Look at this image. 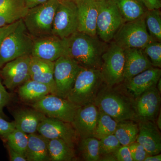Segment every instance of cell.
<instances>
[{"label": "cell", "mask_w": 161, "mask_h": 161, "mask_svg": "<svg viewBox=\"0 0 161 161\" xmlns=\"http://www.w3.org/2000/svg\"><path fill=\"white\" fill-rule=\"evenodd\" d=\"M95 1H102V0H95Z\"/></svg>", "instance_id": "48"}, {"label": "cell", "mask_w": 161, "mask_h": 161, "mask_svg": "<svg viewBox=\"0 0 161 161\" xmlns=\"http://www.w3.org/2000/svg\"><path fill=\"white\" fill-rule=\"evenodd\" d=\"M48 0H24L25 4L28 9L34 7L40 4L46 3Z\"/></svg>", "instance_id": "42"}, {"label": "cell", "mask_w": 161, "mask_h": 161, "mask_svg": "<svg viewBox=\"0 0 161 161\" xmlns=\"http://www.w3.org/2000/svg\"><path fill=\"white\" fill-rule=\"evenodd\" d=\"M46 115L37 110L23 109L14 112L16 128L30 134L37 132L39 124Z\"/></svg>", "instance_id": "23"}, {"label": "cell", "mask_w": 161, "mask_h": 161, "mask_svg": "<svg viewBox=\"0 0 161 161\" xmlns=\"http://www.w3.org/2000/svg\"><path fill=\"white\" fill-rule=\"evenodd\" d=\"M28 9L24 0H0V27L23 19Z\"/></svg>", "instance_id": "22"}, {"label": "cell", "mask_w": 161, "mask_h": 161, "mask_svg": "<svg viewBox=\"0 0 161 161\" xmlns=\"http://www.w3.org/2000/svg\"><path fill=\"white\" fill-rule=\"evenodd\" d=\"M37 132L47 139H60L73 147L79 138L71 123L46 116L39 124Z\"/></svg>", "instance_id": "14"}, {"label": "cell", "mask_w": 161, "mask_h": 161, "mask_svg": "<svg viewBox=\"0 0 161 161\" xmlns=\"http://www.w3.org/2000/svg\"><path fill=\"white\" fill-rule=\"evenodd\" d=\"M99 141L101 156L114 153L121 146L114 134L104 136Z\"/></svg>", "instance_id": "34"}, {"label": "cell", "mask_w": 161, "mask_h": 161, "mask_svg": "<svg viewBox=\"0 0 161 161\" xmlns=\"http://www.w3.org/2000/svg\"><path fill=\"white\" fill-rule=\"evenodd\" d=\"M71 1H73V2H75V3L77 4V3H78L79 2H80V1H81V0H71Z\"/></svg>", "instance_id": "47"}, {"label": "cell", "mask_w": 161, "mask_h": 161, "mask_svg": "<svg viewBox=\"0 0 161 161\" xmlns=\"http://www.w3.org/2000/svg\"><path fill=\"white\" fill-rule=\"evenodd\" d=\"M16 129L14 121H7L0 115V136L2 137L9 134Z\"/></svg>", "instance_id": "37"}, {"label": "cell", "mask_w": 161, "mask_h": 161, "mask_svg": "<svg viewBox=\"0 0 161 161\" xmlns=\"http://www.w3.org/2000/svg\"><path fill=\"white\" fill-rule=\"evenodd\" d=\"M148 10L159 9L161 7L160 0H138Z\"/></svg>", "instance_id": "40"}, {"label": "cell", "mask_w": 161, "mask_h": 161, "mask_svg": "<svg viewBox=\"0 0 161 161\" xmlns=\"http://www.w3.org/2000/svg\"><path fill=\"white\" fill-rule=\"evenodd\" d=\"M157 88L158 90V92L161 93V78H160L159 80H158V82L157 84L156 85Z\"/></svg>", "instance_id": "46"}, {"label": "cell", "mask_w": 161, "mask_h": 161, "mask_svg": "<svg viewBox=\"0 0 161 161\" xmlns=\"http://www.w3.org/2000/svg\"><path fill=\"white\" fill-rule=\"evenodd\" d=\"M135 98L133 104L136 120L155 122L160 111L161 101V93L156 85L151 87Z\"/></svg>", "instance_id": "13"}, {"label": "cell", "mask_w": 161, "mask_h": 161, "mask_svg": "<svg viewBox=\"0 0 161 161\" xmlns=\"http://www.w3.org/2000/svg\"><path fill=\"white\" fill-rule=\"evenodd\" d=\"M9 155V160L11 161H27L26 158L19 153L12 149L8 146Z\"/></svg>", "instance_id": "41"}, {"label": "cell", "mask_w": 161, "mask_h": 161, "mask_svg": "<svg viewBox=\"0 0 161 161\" xmlns=\"http://www.w3.org/2000/svg\"><path fill=\"white\" fill-rule=\"evenodd\" d=\"M74 148L60 139L49 140L48 152L50 161L73 160L75 157Z\"/></svg>", "instance_id": "27"}, {"label": "cell", "mask_w": 161, "mask_h": 161, "mask_svg": "<svg viewBox=\"0 0 161 161\" xmlns=\"http://www.w3.org/2000/svg\"><path fill=\"white\" fill-rule=\"evenodd\" d=\"M104 84L100 69L82 67L66 98L79 107L94 103Z\"/></svg>", "instance_id": "3"}, {"label": "cell", "mask_w": 161, "mask_h": 161, "mask_svg": "<svg viewBox=\"0 0 161 161\" xmlns=\"http://www.w3.org/2000/svg\"><path fill=\"white\" fill-rule=\"evenodd\" d=\"M94 103L98 110L110 115L117 122L136 120L133 101L105 84L98 92Z\"/></svg>", "instance_id": "2"}, {"label": "cell", "mask_w": 161, "mask_h": 161, "mask_svg": "<svg viewBox=\"0 0 161 161\" xmlns=\"http://www.w3.org/2000/svg\"><path fill=\"white\" fill-rule=\"evenodd\" d=\"M113 39L124 49H143L147 44L154 41L147 31L144 14L137 19L124 22Z\"/></svg>", "instance_id": "6"}, {"label": "cell", "mask_w": 161, "mask_h": 161, "mask_svg": "<svg viewBox=\"0 0 161 161\" xmlns=\"http://www.w3.org/2000/svg\"><path fill=\"white\" fill-rule=\"evenodd\" d=\"M79 149L85 161H100V147L98 139L94 137L80 139Z\"/></svg>", "instance_id": "29"}, {"label": "cell", "mask_w": 161, "mask_h": 161, "mask_svg": "<svg viewBox=\"0 0 161 161\" xmlns=\"http://www.w3.org/2000/svg\"><path fill=\"white\" fill-rule=\"evenodd\" d=\"M118 122L110 115L99 110V115L94 137L99 140L107 136L114 134Z\"/></svg>", "instance_id": "31"}, {"label": "cell", "mask_w": 161, "mask_h": 161, "mask_svg": "<svg viewBox=\"0 0 161 161\" xmlns=\"http://www.w3.org/2000/svg\"><path fill=\"white\" fill-rule=\"evenodd\" d=\"M78 9V31L96 36L98 1L81 0L77 3Z\"/></svg>", "instance_id": "18"}, {"label": "cell", "mask_w": 161, "mask_h": 161, "mask_svg": "<svg viewBox=\"0 0 161 161\" xmlns=\"http://www.w3.org/2000/svg\"><path fill=\"white\" fill-rule=\"evenodd\" d=\"M161 76L160 69L152 67L125 81L126 88L135 98L151 87L157 85Z\"/></svg>", "instance_id": "19"}, {"label": "cell", "mask_w": 161, "mask_h": 161, "mask_svg": "<svg viewBox=\"0 0 161 161\" xmlns=\"http://www.w3.org/2000/svg\"><path fill=\"white\" fill-rule=\"evenodd\" d=\"M152 66L160 68L161 67V43L159 41L150 42L143 49Z\"/></svg>", "instance_id": "33"}, {"label": "cell", "mask_w": 161, "mask_h": 161, "mask_svg": "<svg viewBox=\"0 0 161 161\" xmlns=\"http://www.w3.org/2000/svg\"><path fill=\"white\" fill-rule=\"evenodd\" d=\"M100 161H116L114 153L101 156Z\"/></svg>", "instance_id": "44"}, {"label": "cell", "mask_w": 161, "mask_h": 161, "mask_svg": "<svg viewBox=\"0 0 161 161\" xmlns=\"http://www.w3.org/2000/svg\"><path fill=\"white\" fill-rule=\"evenodd\" d=\"M136 141L143 147L148 155L159 154L161 151V135L154 122L139 121Z\"/></svg>", "instance_id": "17"}, {"label": "cell", "mask_w": 161, "mask_h": 161, "mask_svg": "<svg viewBox=\"0 0 161 161\" xmlns=\"http://www.w3.org/2000/svg\"><path fill=\"white\" fill-rule=\"evenodd\" d=\"M133 161H144L148 155L147 151L142 145L135 142L129 145Z\"/></svg>", "instance_id": "35"}, {"label": "cell", "mask_w": 161, "mask_h": 161, "mask_svg": "<svg viewBox=\"0 0 161 161\" xmlns=\"http://www.w3.org/2000/svg\"><path fill=\"white\" fill-rule=\"evenodd\" d=\"M18 94L23 101L31 104L46 95H55L53 90L49 86L31 79L19 87Z\"/></svg>", "instance_id": "24"}, {"label": "cell", "mask_w": 161, "mask_h": 161, "mask_svg": "<svg viewBox=\"0 0 161 161\" xmlns=\"http://www.w3.org/2000/svg\"><path fill=\"white\" fill-rule=\"evenodd\" d=\"M82 67L69 56L63 55L54 61V79L57 95L66 98Z\"/></svg>", "instance_id": "11"}, {"label": "cell", "mask_w": 161, "mask_h": 161, "mask_svg": "<svg viewBox=\"0 0 161 161\" xmlns=\"http://www.w3.org/2000/svg\"><path fill=\"white\" fill-rule=\"evenodd\" d=\"M54 67V62L31 56L29 68L30 79L49 86L57 95Z\"/></svg>", "instance_id": "21"}, {"label": "cell", "mask_w": 161, "mask_h": 161, "mask_svg": "<svg viewBox=\"0 0 161 161\" xmlns=\"http://www.w3.org/2000/svg\"><path fill=\"white\" fill-rule=\"evenodd\" d=\"M124 49L113 41L102 56L100 72L104 82L113 87L124 80Z\"/></svg>", "instance_id": "7"}, {"label": "cell", "mask_w": 161, "mask_h": 161, "mask_svg": "<svg viewBox=\"0 0 161 161\" xmlns=\"http://www.w3.org/2000/svg\"><path fill=\"white\" fill-rule=\"evenodd\" d=\"M59 3V0H48L28 9L23 20L34 39L52 35L53 22Z\"/></svg>", "instance_id": "5"}, {"label": "cell", "mask_w": 161, "mask_h": 161, "mask_svg": "<svg viewBox=\"0 0 161 161\" xmlns=\"http://www.w3.org/2000/svg\"><path fill=\"white\" fill-rule=\"evenodd\" d=\"M116 161H133L129 146H122L114 153Z\"/></svg>", "instance_id": "36"}, {"label": "cell", "mask_w": 161, "mask_h": 161, "mask_svg": "<svg viewBox=\"0 0 161 161\" xmlns=\"http://www.w3.org/2000/svg\"><path fill=\"white\" fill-rule=\"evenodd\" d=\"M34 38L26 29L23 19L17 26L3 40L0 46V69L7 62L31 55Z\"/></svg>", "instance_id": "4"}, {"label": "cell", "mask_w": 161, "mask_h": 161, "mask_svg": "<svg viewBox=\"0 0 161 161\" xmlns=\"http://www.w3.org/2000/svg\"><path fill=\"white\" fill-rule=\"evenodd\" d=\"M96 35L103 42L111 41L125 22L112 0L98 1Z\"/></svg>", "instance_id": "8"}, {"label": "cell", "mask_w": 161, "mask_h": 161, "mask_svg": "<svg viewBox=\"0 0 161 161\" xmlns=\"http://www.w3.org/2000/svg\"><path fill=\"white\" fill-rule=\"evenodd\" d=\"M98 115L99 110L94 103L78 108L71 124L79 138L94 137Z\"/></svg>", "instance_id": "15"}, {"label": "cell", "mask_w": 161, "mask_h": 161, "mask_svg": "<svg viewBox=\"0 0 161 161\" xmlns=\"http://www.w3.org/2000/svg\"><path fill=\"white\" fill-rule=\"evenodd\" d=\"M161 154L160 153L155 155L147 156L144 161H161Z\"/></svg>", "instance_id": "43"}, {"label": "cell", "mask_w": 161, "mask_h": 161, "mask_svg": "<svg viewBox=\"0 0 161 161\" xmlns=\"http://www.w3.org/2000/svg\"><path fill=\"white\" fill-rule=\"evenodd\" d=\"M49 140L40 134H28L26 158L27 161H50Z\"/></svg>", "instance_id": "25"}, {"label": "cell", "mask_w": 161, "mask_h": 161, "mask_svg": "<svg viewBox=\"0 0 161 161\" xmlns=\"http://www.w3.org/2000/svg\"><path fill=\"white\" fill-rule=\"evenodd\" d=\"M64 51V39L51 35L35 38L31 56L54 62Z\"/></svg>", "instance_id": "16"}, {"label": "cell", "mask_w": 161, "mask_h": 161, "mask_svg": "<svg viewBox=\"0 0 161 161\" xmlns=\"http://www.w3.org/2000/svg\"><path fill=\"white\" fill-rule=\"evenodd\" d=\"M33 108L37 110L46 116L57 119L71 123L79 106L67 98L54 94L44 96L31 104Z\"/></svg>", "instance_id": "9"}, {"label": "cell", "mask_w": 161, "mask_h": 161, "mask_svg": "<svg viewBox=\"0 0 161 161\" xmlns=\"http://www.w3.org/2000/svg\"><path fill=\"white\" fill-rule=\"evenodd\" d=\"M138 133V123L134 120L119 122L114 135L122 146H129L136 141Z\"/></svg>", "instance_id": "28"}, {"label": "cell", "mask_w": 161, "mask_h": 161, "mask_svg": "<svg viewBox=\"0 0 161 161\" xmlns=\"http://www.w3.org/2000/svg\"><path fill=\"white\" fill-rule=\"evenodd\" d=\"M144 19L147 31L154 41L161 42V17L159 9L146 10Z\"/></svg>", "instance_id": "30"}, {"label": "cell", "mask_w": 161, "mask_h": 161, "mask_svg": "<svg viewBox=\"0 0 161 161\" xmlns=\"http://www.w3.org/2000/svg\"><path fill=\"white\" fill-rule=\"evenodd\" d=\"M125 64L124 80H129L144 71L153 67L143 49L127 48L124 49Z\"/></svg>", "instance_id": "20"}, {"label": "cell", "mask_w": 161, "mask_h": 161, "mask_svg": "<svg viewBox=\"0 0 161 161\" xmlns=\"http://www.w3.org/2000/svg\"><path fill=\"white\" fill-rule=\"evenodd\" d=\"M19 21H17V22L10 24V25L0 27V46H1V43L3 42V40L13 31L14 30L15 28L17 26Z\"/></svg>", "instance_id": "39"}, {"label": "cell", "mask_w": 161, "mask_h": 161, "mask_svg": "<svg viewBox=\"0 0 161 161\" xmlns=\"http://www.w3.org/2000/svg\"><path fill=\"white\" fill-rule=\"evenodd\" d=\"M31 58V55L20 57L7 62L1 68L0 76L7 88L14 89L30 79Z\"/></svg>", "instance_id": "12"}, {"label": "cell", "mask_w": 161, "mask_h": 161, "mask_svg": "<svg viewBox=\"0 0 161 161\" xmlns=\"http://www.w3.org/2000/svg\"><path fill=\"white\" fill-rule=\"evenodd\" d=\"M3 137L6 140L8 146L26 157L28 134L16 128Z\"/></svg>", "instance_id": "32"}, {"label": "cell", "mask_w": 161, "mask_h": 161, "mask_svg": "<svg viewBox=\"0 0 161 161\" xmlns=\"http://www.w3.org/2000/svg\"><path fill=\"white\" fill-rule=\"evenodd\" d=\"M96 36L77 31L64 39L67 55L82 67L100 69L102 56L106 48Z\"/></svg>", "instance_id": "1"}, {"label": "cell", "mask_w": 161, "mask_h": 161, "mask_svg": "<svg viewBox=\"0 0 161 161\" xmlns=\"http://www.w3.org/2000/svg\"><path fill=\"white\" fill-rule=\"evenodd\" d=\"M10 99V95L4 86L0 76V113L3 111V108L9 103Z\"/></svg>", "instance_id": "38"}, {"label": "cell", "mask_w": 161, "mask_h": 161, "mask_svg": "<svg viewBox=\"0 0 161 161\" xmlns=\"http://www.w3.org/2000/svg\"><path fill=\"white\" fill-rule=\"evenodd\" d=\"M156 125L158 128L160 130H161V113L160 111L158 115L157 118L156 119Z\"/></svg>", "instance_id": "45"}, {"label": "cell", "mask_w": 161, "mask_h": 161, "mask_svg": "<svg viewBox=\"0 0 161 161\" xmlns=\"http://www.w3.org/2000/svg\"><path fill=\"white\" fill-rule=\"evenodd\" d=\"M125 22L133 21L145 14L146 8L138 0H112Z\"/></svg>", "instance_id": "26"}, {"label": "cell", "mask_w": 161, "mask_h": 161, "mask_svg": "<svg viewBox=\"0 0 161 161\" xmlns=\"http://www.w3.org/2000/svg\"><path fill=\"white\" fill-rule=\"evenodd\" d=\"M78 9L71 0H59L52 27V35L63 39L78 31Z\"/></svg>", "instance_id": "10"}]
</instances>
